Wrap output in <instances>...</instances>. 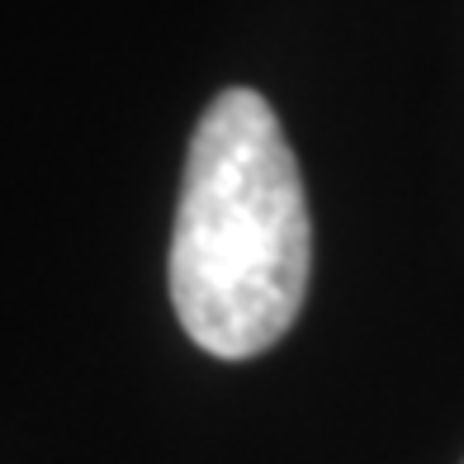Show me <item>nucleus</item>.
Returning <instances> with one entry per match:
<instances>
[{"mask_svg":"<svg viewBox=\"0 0 464 464\" xmlns=\"http://www.w3.org/2000/svg\"><path fill=\"white\" fill-rule=\"evenodd\" d=\"M313 270L304 176L276 110L246 86L204 110L185 157L171 304L185 336L218 361H251L294 327Z\"/></svg>","mask_w":464,"mask_h":464,"instance_id":"obj_1","label":"nucleus"}]
</instances>
